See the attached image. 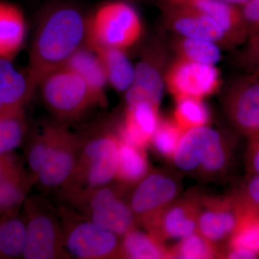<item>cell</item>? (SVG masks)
Masks as SVG:
<instances>
[{
    "label": "cell",
    "mask_w": 259,
    "mask_h": 259,
    "mask_svg": "<svg viewBox=\"0 0 259 259\" xmlns=\"http://www.w3.org/2000/svg\"><path fill=\"white\" fill-rule=\"evenodd\" d=\"M89 19L79 6L58 0L42 12L32 40L27 71L38 87L88 44Z\"/></svg>",
    "instance_id": "1"
},
{
    "label": "cell",
    "mask_w": 259,
    "mask_h": 259,
    "mask_svg": "<svg viewBox=\"0 0 259 259\" xmlns=\"http://www.w3.org/2000/svg\"><path fill=\"white\" fill-rule=\"evenodd\" d=\"M119 161L117 135L105 133L81 145L71 180L65 186L71 195L109 185L115 179Z\"/></svg>",
    "instance_id": "2"
},
{
    "label": "cell",
    "mask_w": 259,
    "mask_h": 259,
    "mask_svg": "<svg viewBox=\"0 0 259 259\" xmlns=\"http://www.w3.org/2000/svg\"><path fill=\"white\" fill-rule=\"evenodd\" d=\"M142 23L134 8L122 2L102 5L89 19V47L125 50L139 40Z\"/></svg>",
    "instance_id": "3"
},
{
    "label": "cell",
    "mask_w": 259,
    "mask_h": 259,
    "mask_svg": "<svg viewBox=\"0 0 259 259\" xmlns=\"http://www.w3.org/2000/svg\"><path fill=\"white\" fill-rule=\"evenodd\" d=\"M46 106L61 120H72L98 103V99L81 76L64 66L39 83Z\"/></svg>",
    "instance_id": "4"
},
{
    "label": "cell",
    "mask_w": 259,
    "mask_h": 259,
    "mask_svg": "<svg viewBox=\"0 0 259 259\" xmlns=\"http://www.w3.org/2000/svg\"><path fill=\"white\" fill-rule=\"evenodd\" d=\"M125 189L102 186L71 196L76 204L86 212V219L122 238L138 224L128 199L124 198Z\"/></svg>",
    "instance_id": "5"
},
{
    "label": "cell",
    "mask_w": 259,
    "mask_h": 259,
    "mask_svg": "<svg viewBox=\"0 0 259 259\" xmlns=\"http://www.w3.org/2000/svg\"><path fill=\"white\" fill-rule=\"evenodd\" d=\"M40 198L26 204V240L23 257L25 259H54L66 256L64 231L49 206Z\"/></svg>",
    "instance_id": "6"
},
{
    "label": "cell",
    "mask_w": 259,
    "mask_h": 259,
    "mask_svg": "<svg viewBox=\"0 0 259 259\" xmlns=\"http://www.w3.org/2000/svg\"><path fill=\"white\" fill-rule=\"evenodd\" d=\"M182 185L171 172L150 171L139 182L128 202L137 223H145L180 197Z\"/></svg>",
    "instance_id": "7"
},
{
    "label": "cell",
    "mask_w": 259,
    "mask_h": 259,
    "mask_svg": "<svg viewBox=\"0 0 259 259\" xmlns=\"http://www.w3.org/2000/svg\"><path fill=\"white\" fill-rule=\"evenodd\" d=\"M68 223L64 247L70 255L81 259L120 258L121 237L88 220Z\"/></svg>",
    "instance_id": "8"
},
{
    "label": "cell",
    "mask_w": 259,
    "mask_h": 259,
    "mask_svg": "<svg viewBox=\"0 0 259 259\" xmlns=\"http://www.w3.org/2000/svg\"><path fill=\"white\" fill-rule=\"evenodd\" d=\"M197 231L218 245L229 240L243 213L233 194L229 196L202 195L198 193Z\"/></svg>",
    "instance_id": "9"
},
{
    "label": "cell",
    "mask_w": 259,
    "mask_h": 259,
    "mask_svg": "<svg viewBox=\"0 0 259 259\" xmlns=\"http://www.w3.org/2000/svg\"><path fill=\"white\" fill-rule=\"evenodd\" d=\"M225 110L237 131L248 138L259 132V75H243L231 83Z\"/></svg>",
    "instance_id": "10"
},
{
    "label": "cell",
    "mask_w": 259,
    "mask_h": 259,
    "mask_svg": "<svg viewBox=\"0 0 259 259\" xmlns=\"http://www.w3.org/2000/svg\"><path fill=\"white\" fill-rule=\"evenodd\" d=\"M198 214V193L192 192L179 197L143 226L163 243L182 239L197 231Z\"/></svg>",
    "instance_id": "11"
},
{
    "label": "cell",
    "mask_w": 259,
    "mask_h": 259,
    "mask_svg": "<svg viewBox=\"0 0 259 259\" xmlns=\"http://www.w3.org/2000/svg\"><path fill=\"white\" fill-rule=\"evenodd\" d=\"M167 88L175 99H202L215 93L221 83L219 71L212 65L179 59L168 69Z\"/></svg>",
    "instance_id": "12"
},
{
    "label": "cell",
    "mask_w": 259,
    "mask_h": 259,
    "mask_svg": "<svg viewBox=\"0 0 259 259\" xmlns=\"http://www.w3.org/2000/svg\"><path fill=\"white\" fill-rule=\"evenodd\" d=\"M81 145L79 138L61 126L57 139L37 174L35 182L47 189L66 185L74 173Z\"/></svg>",
    "instance_id": "13"
},
{
    "label": "cell",
    "mask_w": 259,
    "mask_h": 259,
    "mask_svg": "<svg viewBox=\"0 0 259 259\" xmlns=\"http://www.w3.org/2000/svg\"><path fill=\"white\" fill-rule=\"evenodd\" d=\"M224 134L207 127H200L195 153L196 175L205 180L222 176L231 164L233 146Z\"/></svg>",
    "instance_id": "14"
},
{
    "label": "cell",
    "mask_w": 259,
    "mask_h": 259,
    "mask_svg": "<svg viewBox=\"0 0 259 259\" xmlns=\"http://www.w3.org/2000/svg\"><path fill=\"white\" fill-rule=\"evenodd\" d=\"M167 24L181 37L208 40L232 49L226 32L210 17L188 6H177L167 15Z\"/></svg>",
    "instance_id": "15"
},
{
    "label": "cell",
    "mask_w": 259,
    "mask_h": 259,
    "mask_svg": "<svg viewBox=\"0 0 259 259\" xmlns=\"http://www.w3.org/2000/svg\"><path fill=\"white\" fill-rule=\"evenodd\" d=\"M34 182L13 155L0 156V214L12 215L23 203Z\"/></svg>",
    "instance_id": "16"
},
{
    "label": "cell",
    "mask_w": 259,
    "mask_h": 259,
    "mask_svg": "<svg viewBox=\"0 0 259 259\" xmlns=\"http://www.w3.org/2000/svg\"><path fill=\"white\" fill-rule=\"evenodd\" d=\"M158 107L140 102L127 106L123 123L119 127L117 137L122 142L146 148L151 144L159 117Z\"/></svg>",
    "instance_id": "17"
},
{
    "label": "cell",
    "mask_w": 259,
    "mask_h": 259,
    "mask_svg": "<svg viewBox=\"0 0 259 259\" xmlns=\"http://www.w3.org/2000/svg\"><path fill=\"white\" fill-rule=\"evenodd\" d=\"M37 88L27 70L20 71L10 59H0V102L7 111L23 109Z\"/></svg>",
    "instance_id": "18"
},
{
    "label": "cell",
    "mask_w": 259,
    "mask_h": 259,
    "mask_svg": "<svg viewBox=\"0 0 259 259\" xmlns=\"http://www.w3.org/2000/svg\"><path fill=\"white\" fill-rule=\"evenodd\" d=\"M188 6L212 18L226 32L233 47L244 44L248 39L241 10L236 5L223 0H192Z\"/></svg>",
    "instance_id": "19"
},
{
    "label": "cell",
    "mask_w": 259,
    "mask_h": 259,
    "mask_svg": "<svg viewBox=\"0 0 259 259\" xmlns=\"http://www.w3.org/2000/svg\"><path fill=\"white\" fill-rule=\"evenodd\" d=\"M163 82L161 72L151 59H142L135 68L134 82L127 90V106L147 102L159 107L163 95Z\"/></svg>",
    "instance_id": "20"
},
{
    "label": "cell",
    "mask_w": 259,
    "mask_h": 259,
    "mask_svg": "<svg viewBox=\"0 0 259 259\" xmlns=\"http://www.w3.org/2000/svg\"><path fill=\"white\" fill-rule=\"evenodd\" d=\"M26 24L18 6L0 1V59L12 60L25 40Z\"/></svg>",
    "instance_id": "21"
},
{
    "label": "cell",
    "mask_w": 259,
    "mask_h": 259,
    "mask_svg": "<svg viewBox=\"0 0 259 259\" xmlns=\"http://www.w3.org/2000/svg\"><path fill=\"white\" fill-rule=\"evenodd\" d=\"M65 66L84 79L96 95L99 102H104L105 89L108 81L102 61L93 49L81 48L71 56Z\"/></svg>",
    "instance_id": "22"
},
{
    "label": "cell",
    "mask_w": 259,
    "mask_h": 259,
    "mask_svg": "<svg viewBox=\"0 0 259 259\" xmlns=\"http://www.w3.org/2000/svg\"><path fill=\"white\" fill-rule=\"evenodd\" d=\"M120 258H171V249L148 232L135 228L122 237Z\"/></svg>",
    "instance_id": "23"
},
{
    "label": "cell",
    "mask_w": 259,
    "mask_h": 259,
    "mask_svg": "<svg viewBox=\"0 0 259 259\" xmlns=\"http://www.w3.org/2000/svg\"><path fill=\"white\" fill-rule=\"evenodd\" d=\"M149 163L144 148L119 140V161L115 179L120 185L136 186L149 173Z\"/></svg>",
    "instance_id": "24"
},
{
    "label": "cell",
    "mask_w": 259,
    "mask_h": 259,
    "mask_svg": "<svg viewBox=\"0 0 259 259\" xmlns=\"http://www.w3.org/2000/svg\"><path fill=\"white\" fill-rule=\"evenodd\" d=\"M100 57L107 81L119 92L128 90L134 82L135 69L124 50L112 48L93 49Z\"/></svg>",
    "instance_id": "25"
},
{
    "label": "cell",
    "mask_w": 259,
    "mask_h": 259,
    "mask_svg": "<svg viewBox=\"0 0 259 259\" xmlns=\"http://www.w3.org/2000/svg\"><path fill=\"white\" fill-rule=\"evenodd\" d=\"M27 123L24 109L0 115V156L10 153L23 142Z\"/></svg>",
    "instance_id": "26"
},
{
    "label": "cell",
    "mask_w": 259,
    "mask_h": 259,
    "mask_svg": "<svg viewBox=\"0 0 259 259\" xmlns=\"http://www.w3.org/2000/svg\"><path fill=\"white\" fill-rule=\"evenodd\" d=\"M176 100L173 120L184 134L190 130L207 125L209 112L202 99L184 97Z\"/></svg>",
    "instance_id": "27"
},
{
    "label": "cell",
    "mask_w": 259,
    "mask_h": 259,
    "mask_svg": "<svg viewBox=\"0 0 259 259\" xmlns=\"http://www.w3.org/2000/svg\"><path fill=\"white\" fill-rule=\"evenodd\" d=\"M25 240V223L11 215L0 219V256H23Z\"/></svg>",
    "instance_id": "28"
},
{
    "label": "cell",
    "mask_w": 259,
    "mask_h": 259,
    "mask_svg": "<svg viewBox=\"0 0 259 259\" xmlns=\"http://www.w3.org/2000/svg\"><path fill=\"white\" fill-rule=\"evenodd\" d=\"M175 47L179 59L183 60L214 66L221 59L218 44L208 40L180 37Z\"/></svg>",
    "instance_id": "29"
},
{
    "label": "cell",
    "mask_w": 259,
    "mask_h": 259,
    "mask_svg": "<svg viewBox=\"0 0 259 259\" xmlns=\"http://www.w3.org/2000/svg\"><path fill=\"white\" fill-rule=\"evenodd\" d=\"M171 249V258L207 259L221 258L218 245L204 238L198 231L182 238Z\"/></svg>",
    "instance_id": "30"
},
{
    "label": "cell",
    "mask_w": 259,
    "mask_h": 259,
    "mask_svg": "<svg viewBox=\"0 0 259 259\" xmlns=\"http://www.w3.org/2000/svg\"><path fill=\"white\" fill-rule=\"evenodd\" d=\"M228 243L229 248H246L259 253V214L243 208L241 219Z\"/></svg>",
    "instance_id": "31"
},
{
    "label": "cell",
    "mask_w": 259,
    "mask_h": 259,
    "mask_svg": "<svg viewBox=\"0 0 259 259\" xmlns=\"http://www.w3.org/2000/svg\"><path fill=\"white\" fill-rule=\"evenodd\" d=\"M61 127V125H51L45 127L41 134L34 140L29 149L28 166L34 182L57 139Z\"/></svg>",
    "instance_id": "32"
},
{
    "label": "cell",
    "mask_w": 259,
    "mask_h": 259,
    "mask_svg": "<svg viewBox=\"0 0 259 259\" xmlns=\"http://www.w3.org/2000/svg\"><path fill=\"white\" fill-rule=\"evenodd\" d=\"M183 134L173 120L159 119L151 144L162 158L172 159Z\"/></svg>",
    "instance_id": "33"
},
{
    "label": "cell",
    "mask_w": 259,
    "mask_h": 259,
    "mask_svg": "<svg viewBox=\"0 0 259 259\" xmlns=\"http://www.w3.org/2000/svg\"><path fill=\"white\" fill-rule=\"evenodd\" d=\"M233 194L243 209L259 214V175L249 174Z\"/></svg>",
    "instance_id": "34"
},
{
    "label": "cell",
    "mask_w": 259,
    "mask_h": 259,
    "mask_svg": "<svg viewBox=\"0 0 259 259\" xmlns=\"http://www.w3.org/2000/svg\"><path fill=\"white\" fill-rule=\"evenodd\" d=\"M240 53L238 61L248 73L259 75V34L248 37Z\"/></svg>",
    "instance_id": "35"
},
{
    "label": "cell",
    "mask_w": 259,
    "mask_h": 259,
    "mask_svg": "<svg viewBox=\"0 0 259 259\" xmlns=\"http://www.w3.org/2000/svg\"><path fill=\"white\" fill-rule=\"evenodd\" d=\"M248 37L259 34V0H250L241 9Z\"/></svg>",
    "instance_id": "36"
},
{
    "label": "cell",
    "mask_w": 259,
    "mask_h": 259,
    "mask_svg": "<svg viewBox=\"0 0 259 259\" xmlns=\"http://www.w3.org/2000/svg\"><path fill=\"white\" fill-rule=\"evenodd\" d=\"M248 139L249 142L245 156L247 168L249 174L259 175V132Z\"/></svg>",
    "instance_id": "37"
},
{
    "label": "cell",
    "mask_w": 259,
    "mask_h": 259,
    "mask_svg": "<svg viewBox=\"0 0 259 259\" xmlns=\"http://www.w3.org/2000/svg\"><path fill=\"white\" fill-rule=\"evenodd\" d=\"M226 258L231 259H253L258 258L259 253L243 248H231L228 249Z\"/></svg>",
    "instance_id": "38"
},
{
    "label": "cell",
    "mask_w": 259,
    "mask_h": 259,
    "mask_svg": "<svg viewBox=\"0 0 259 259\" xmlns=\"http://www.w3.org/2000/svg\"><path fill=\"white\" fill-rule=\"evenodd\" d=\"M223 1L226 2V3L233 5H242L243 6V5L246 4L250 0H223Z\"/></svg>",
    "instance_id": "39"
},
{
    "label": "cell",
    "mask_w": 259,
    "mask_h": 259,
    "mask_svg": "<svg viewBox=\"0 0 259 259\" xmlns=\"http://www.w3.org/2000/svg\"><path fill=\"white\" fill-rule=\"evenodd\" d=\"M171 1L175 6H183V5L188 4L192 0H171Z\"/></svg>",
    "instance_id": "40"
},
{
    "label": "cell",
    "mask_w": 259,
    "mask_h": 259,
    "mask_svg": "<svg viewBox=\"0 0 259 259\" xmlns=\"http://www.w3.org/2000/svg\"><path fill=\"white\" fill-rule=\"evenodd\" d=\"M8 112L6 110H5L4 106H3V104H2V102H0V115L3 113H5V112Z\"/></svg>",
    "instance_id": "41"
}]
</instances>
